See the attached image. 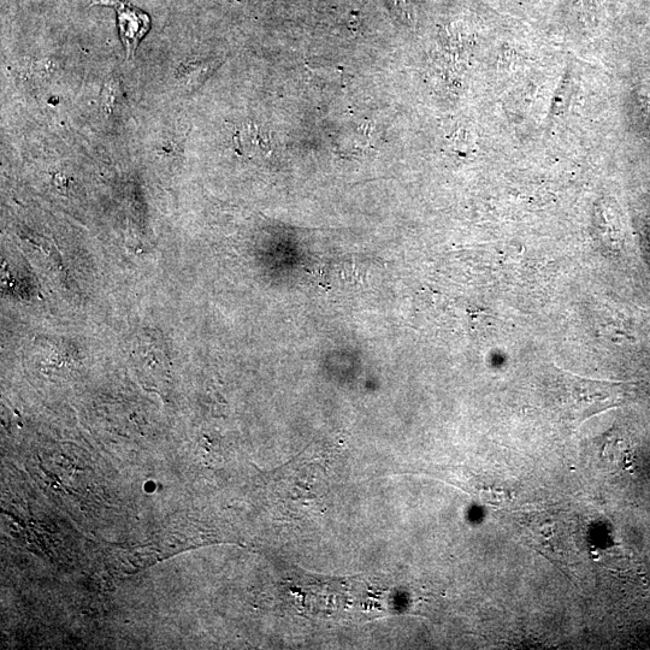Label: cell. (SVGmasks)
I'll list each match as a JSON object with an SVG mask.
<instances>
[{
  "instance_id": "6da1fadb",
  "label": "cell",
  "mask_w": 650,
  "mask_h": 650,
  "mask_svg": "<svg viewBox=\"0 0 650 650\" xmlns=\"http://www.w3.org/2000/svg\"><path fill=\"white\" fill-rule=\"evenodd\" d=\"M575 384H572L571 397L573 403L571 410L577 418L583 419L592 416L593 413L607 409V401L610 400L611 395L606 392L605 386L588 381H579L575 378Z\"/></svg>"
},
{
  "instance_id": "7a4b0ae2",
  "label": "cell",
  "mask_w": 650,
  "mask_h": 650,
  "mask_svg": "<svg viewBox=\"0 0 650 650\" xmlns=\"http://www.w3.org/2000/svg\"><path fill=\"white\" fill-rule=\"evenodd\" d=\"M118 26L128 52H133L139 41L150 29V17L139 10L124 7L118 9Z\"/></svg>"
},
{
  "instance_id": "3957f363",
  "label": "cell",
  "mask_w": 650,
  "mask_h": 650,
  "mask_svg": "<svg viewBox=\"0 0 650 650\" xmlns=\"http://www.w3.org/2000/svg\"><path fill=\"white\" fill-rule=\"evenodd\" d=\"M236 145L240 152L246 155H256L258 152L270 151L269 139L257 127H245L236 137Z\"/></svg>"
},
{
  "instance_id": "277c9868",
  "label": "cell",
  "mask_w": 650,
  "mask_h": 650,
  "mask_svg": "<svg viewBox=\"0 0 650 650\" xmlns=\"http://www.w3.org/2000/svg\"><path fill=\"white\" fill-rule=\"evenodd\" d=\"M484 502L489 505L501 506L512 500V494L507 490L489 488L480 493Z\"/></svg>"
},
{
  "instance_id": "5b68a950",
  "label": "cell",
  "mask_w": 650,
  "mask_h": 650,
  "mask_svg": "<svg viewBox=\"0 0 650 650\" xmlns=\"http://www.w3.org/2000/svg\"><path fill=\"white\" fill-rule=\"evenodd\" d=\"M98 2L105 5H120V7L122 5V0H98Z\"/></svg>"
}]
</instances>
